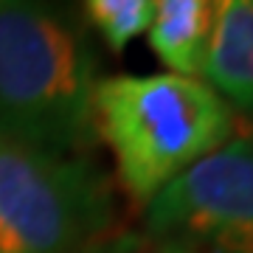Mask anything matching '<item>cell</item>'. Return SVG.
Masks as SVG:
<instances>
[{"mask_svg":"<svg viewBox=\"0 0 253 253\" xmlns=\"http://www.w3.org/2000/svg\"><path fill=\"white\" fill-rule=\"evenodd\" d=\"M93 132L116 161L126 197L144 208L236 132V110L203 76L116 73L93 87Z\"/></svg>","mask_w":253,"mask_h":253,"instance_id":"cell-2","label":"cell"},{"mask_svg":"<svg viewBox=\"0 0 253 253\" xmlns=\"http://www.w3.org/2000/svg\"><path fill=\"white\" fill-rule=\"evenodd\" d=\"M200 76L234 110L253 116V0H214Z\"/></svg>","mask_w":253,"mask_h":253,"instance_id":"cell-5","label":"cell"},{"mask_svg":"<svg viewBox=\"0 0 253 253\" xmlns=\"http://www.w3.org/2000/svg\"><path fill=\"white\" fill-rule=\"evenodd\" d=\"M113 222V183L90 152L0 138V253H93Z\"/></svg>","mask_w":253,"mask_h":253,"instance_id":"cell-3","label":"cell"},{"mask_svg":"<svg viewBox=\"0 0 253 253\" xmlns=\"http://www.w3.org/2000/svg\"><path fill=\"white\" fill-rule=\"evenodd\" d=\"M93 253H191L180 245L163 242V239H155V236L141 234H113L107 236L104 242L96 248Z\"/></svg>","mask_w":253,"mask_h":253,"instance_id":"cell-8","label":"cell"},{"mask_svg":"<svg viewBox=\"0 0 253 253\" xmlns=\"http://www.w3.org/2000/svg\"><path fill=\"white\" fill-rule=\"evenodd\" d=\"M96 51L68 0H0V138L90 152Z\"/></svg>","mask_w":253,"mask_h":253,"instance_id":"cell-1","label":"cell"},{"mask_svg":"<svg viewBox=\"0 0 253 253\" xmlns=\"http://www.w3.org/2000/svg\"><path fill=\"white\" fill-rule=\"evenodd\" d=\"M144 234L191 253H253V135L231 138L144 206Z\"/></svg>","mask_w":253,"mask_h":253,"instance_id":"cell-4","label":"cell"},{"mask_svg":"<svg viewBox=\"0 0 253 253\" xmlns=\"http://www.w3.org/2000/svg\"><path fill=\"white\" fill-rule=\"evenodd\" d=\"M158 0H82V17L87 20L104 45L121 54L132 40L149 34Z\"/></svg>","mask_w":253,"mask_h":253,"instance_id":"cell-7","label":"cell"},{"mask_svg":"<svg viewBox=\"0 0 253 253\" xmlns=\"http://www.w3.org/2000/svg\"><path fill=\"white\" fill-rule=\"evenodd\" d=\"M214 0H158L149 48L169 73L200 76L211 34Z\"/></svg>","mask_w":253,"mask_h":253,"instance_id":"cell-6","label":"cell"}]
</instances>
